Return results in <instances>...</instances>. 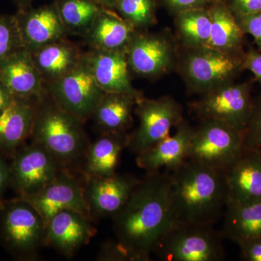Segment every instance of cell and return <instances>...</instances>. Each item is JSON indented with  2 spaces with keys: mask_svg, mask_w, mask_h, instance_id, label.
<instances>
[{
  "mask_svg": "<svg viewBox=\"0 0 261 261\" xmlns=\"http://www.w3.org/2000/svg\"><path fill=\"white\" fill-rule=\"evenodd\" d=\"M113 219L120 246L135 261L150 260L161 239L176 222L171 173H147Z\"/></svg>",
  "mask_w": 261,
  "mask_h": 261,
  "instance_id": "1",
  "label": "cell"
},
{
  "mask_svg": "<svg viewBox=\"0 0 261 261\" xmlns=\"http://www.w3.org/2000/svg\"><path fill=\"white\" fill-rule=\"evenodd\" d=\"M170 173L176 221L214 226L228 200L225 173L190 160Z\"/></svg>",
  "mask_w": 261,
  "mask_h": 261,
  "instance_id": "2",
  "label": "cell"
},
{
  "mask_svg": "<svg viewBox=\"0 0 261 261\" xmlns=\"http://www.w3.org/2000/svg\"><path fill=\"white\" fill-rule=\"evenodd\" d=\"M83 123L61 108L47 89L38 99L32 142L42 145L64 168L85 154L88 148Z\"/></svg>",
  "mask_w": 261,
  "mask_h": 261,
  "instance_id": "3",
  "label": "cell"
},
{
  "mask_svg": "<svg viewBox=\"0 0 261 261\" xmlns=\"http://www.w3.org/2000/svg\"><path fill=\"white\" fill-rule=\"evenodd\" d=\"M46 223L28 201L21 197L0 205V239L6 250L20 260L35 258L45 245Z\"/></svg>",
  "mask_w": 261,
  "mask_h": 261,
  "instance_id": "4",
  "label": "cell"
},
{
  "mask_svg": "<svg viewBox=\"0 0 261 261\" xmlns=\"http://www.w3.org/2000/svg\"><path fill=\"white\" fill-rule=\"evenodd\" d=\"M222 232L213 225L176 221L154 253L163 261H221L226 259Z\"/></svg>",
  "mask_w": 261,
  "mask_h": 261,
  "instance_id": "5",
  "label": "cell"
},
{
  "mask_svg": "<svg viewBox=\"0 0 261 261\" xmlns=\"http://www.w3.org/2000/svg\"><path fill=\"white\" fill-rule=\"evenodd\" d=\"M244 150V130L223 122L204 120L194 128L188 160L225 173Z\"/></svg>",
  "mask_w": 261,
  "mask_h": 261,
  "instance_id": "6",
  "label": "cell"
},
{
  "mask_svg": "<svg viewBox=\"0 0 261 261\" xmlns=\"http://www.w3.org/2000/svg\"><path fill=\"white\" fill-rule=\"evenodd\" d=\"M181 73L192 92L205 94L234 82L243 71V53H229L208 47L190 48Z\"/></svg>",
  "mask_w": 261,
  "mask_h": 261,
  "instance_id": "7",
  "label": "cell"
},
{
  "mask_svg": "<svg viewBox=\"0 0 261 261\" xmlns=\"http://www.w3.org/2000/svg\"><path fill=\"white\" fill-rule=\"evenodd\" d=\"M252 91L251 82L234 81L202 94L191 108L201 121H221L245 132L253 106Z\"/></svg>",
  "mask_w": 261,
  "mask_h": 261,
  "instance_id": "8",
  "label": "cell"
},
{
  "mask_svg": "<svg viewBox=\"0 0 261 261\" xmlns=\"http://www.w3.org/2000/svg\"><path fill=\"white\" fill-rule=\"evenodd\" d=\"M135 108L140 125L130 134L127 148L136 155L171 135L172 128L185 120L181 106L171 97H142Z\"/></svg>",
  "mask_w": 261,
  "mask_h": 261,
  "instance_id": "9",
  "label": "cell"
},
{
  "mask_svg": "<svg viewBox=\"0 0 261 261\" xmlns=\"http://www.w3.org/2000/svg\"><path fill=\"white\" fill-rule=\"evenodd\" d=\"M61 108L85 122L92 118L106 92L100 88L88 65L82 61L69 72L46 85Z\"/></svg>",
  "mask_w": 261,
  "mask_h": 261,
  "instance_id": "10",
  "label": "cell"
},
{
  "mask_svg": "<svg viewBox=\"0 0 261 261\" xmlns=\"http://www.w3.org/2000/svg\"><path fill=\"white\" fill-rule=\"evenodd\" d=\"M11 160L10 187L20 197L40 192L63 168L42 145L32 142L20 147Z\"/></svg>",
  "mask_w": 261,
  "mask_h": 261,
  "instance_id": "11",
  "label": "cell"
},
{
  "mask_svg": "<svg viewBox=\"0 0 261 261\" xmlns=\"http://www.w3.org/2000/svg\"><path fill=\"white\" fill-rule=\"evenodd\" d=\"M21 198L35 207L46 224L53 216L66 210L77 211L92 218L84 197V185L64 168L40 192Z\"/></svg>",
  "mask_w": 261,
  "mask_h": 261,
  "instance_id": "12",
  "label": "cell"
},
{
  "mask_svg": "<svg viewBox=\"0 0 261 261\" xmlns=\"http://www.w3.org/2000/svg\"><path fill=\"white\" fill-rule=\"evenodd\" d=\"M130 70L144 78L159 76L173 66L174 49L166 38L137 31L127 47Z\"/></svg>",
  "mask_w": 261,
  "mask_h": 261,
  "instance_id": "13",
  "label": "cell"
},
{
  "mask_svg": "<svg viewBox=\"0 0 261 261\" xmlns=\"http://www.w3.org/2000/svg\"><path fill=\"white\" fill-rule=\"evenodd\" d=\"M140 180L129 174L87 178L84 197L91 217H114L129 199Z\"/></svg>",
  "mask_w": 261,
  "mask_h": 261,
  "instance_id": "14",
  "label": "cell"
},
{
  "mask_svg": "<svg viewBox=\"0 0 261 261\" xmlns=\"http://www.w3.org/2000/svg\"><path fill=\"white\" fill-rule=\"evenodd\" d=\"M15 16L24 49L30 53L65 39L68 34L55 2L37 8L18 10Z\"/></svg>",
  "mask_w": 261,
  "mask_h": 261,
  "instance_id": "15",
  "label": "cell"
},
{
  "mask_svg": "<svg viewBox=\"0 0 261 261\" xmlns=\"http://www.w3.org/2000/svg\"><path fill=\"white\" fill-rule=\"evenodd\" d=\"M96 232L92 218L75 211H61L46 224L45 245L72 257Z\"/></svg>",
  "mask_w": 261,
  "mask_h": 261,
  "instance_id": "16",
  "label": "cell"
},
{
  "mask_svg": "<svg viewBox=\"0 0 261 261\" xmlns=\"http://www.w3.org/2000/svg\"><path fill=\"white\" fill-rule=\"evenodd\" d=\"M84 61L98 85L105 92H117L143 97L132 85L126 51L91 49Z\"/></svg>",
  "mask_w": 261,
  "mask_h": 261,
  "instance_id": "17",
  "label": "cell"
},
{
  "mask_svg": "<svg viewBox=\"0 0 261 261\" xmlns=\"http://www.w3.org/2000/svg\"><path fill=\"white\" fill-rule=\"evenodd\" d=\"M176 128L174 135L137 154L136 163L139 168L147 173L159 172L161 169L171 172L186 162L194 127L184 120Z\"/></svg>",
  "mask_w": 261,
  "mask_h": 261,
  "instance_id": "18",
  "label": "cell"
},
{
  "mask_svg": "<svg viewBox=\"0 0 261 261\" xmlns=\"http://www.w3.org/2000/svg\"><path fill=\"white\" fill-rule=\"evenodd\" d=\"M39 97H15L0 113V153L13 159L31 137Z\"/></svg>",
  "mask_w": 261,
  "mask_h": 261,
  "instance_id": "19",
  "label": "cell"
},
{
  "mask_svg": "<svg viewBox=\"0 0 261 261\" xmlns=\"http://www.w3.org/2000/svg\"><path fill=\"white\" fill-rule=\"evenodd\" d=\"M0 82L17 97H40L47 91L32 53L25 49L0 61Z\"/></svg>",
  "mask_w": 261,
  "mask_h": 261,
  "instance_id": "20",
  "label": "cell"
},
{
  "mask_svg": "<svg viewBox=\"0 0 261 261\" xmlns=\"http://www.w3.org/2000/svg\"><path fill=\"white\" fill-rule=\"evenodd\" d=\"M224 173L228 202H261L260 151L245 148L240 159Z\"/></svg>",
  "mask_w": 261,
  "mask_h": 261,
  "instance_id": "21",
  "label": "cell"
},
{
  "mask_svg": "<svg viewBox=\"0 0 261 261\" xmlns=\"http://www.w3.org/2000/svg\"><path fill=\"white\" fill-rule=\"evenodd\" d=\"M137 32L116 10L102 8L84 38L91 49L126 51Z\"/></svg>",
  "mask_w": 261,
  "mask_h": 261,
  "instance_id": "22",
  "label": "cell"
},
{
  "mask_svg": "<svg viewBox=\"0 0 261 261\" xmlns=\"http://www.w3.org/2000/svg\"><path fill=\"white\" fill-rule=\"evenodd\" d=\"M127 132L102 133L86 151V177H104L115 174L123 149L128 145Z\"/></svg>",
  "mask_w": 261,
  "mask_h": 261,
  "instance_id": "23",
  "label": "cell"
},
{
  "mask_svg": "<svg viewBox=\"0 0 261 261\" xmlns=\"http://www.w3.org/2000/svg\"><path fill=\"white\" fill-rule=\"evenodd\" d=\"M31 53L46 85L73 69L82 61L84 55L74 44L65 39L51 43Z\"/></svg>",
  "mask_w": 261,
  "mask_h": 261,
  "instance_id": "24",
  "label": "cell"
},
{
  "mask_svg": "<svg viewBox=\"0 0 261 261\" xmlns=\"http://www.w3.org/2000/svg\"><path fill=\"white\" fill-rule=\"evenodd\" d=\"M211 18L210 41L207 47L226 53H243L245 34L226 0L209 5Z\"/></svg>",
  "mask_w": 261,
  "mask_h": 261,
  "instance_id": "25",
  "label": "cell"
},
{
  "mask_svg": "<svg viewBox=\"0 0 261 261\" xmlns=\"http://www.w3.org/2000/svg\"><path fill=\"white\" fill-rule=\"evenodd\" d=\"M138 99L130 94L106 92L92 118L102 133L127 132L132 126V113Z\"/></svg>",
  "mask_w": 261,
  "mask_h": 261,
  "instance_id": "26",
  "label": "cell"
},
{
  "mask_svg": "<svg viewBox=\"0 0 261 261\" xmlns=\"http://www.w3.org/2000/svg\"><path fill=\"white\" fill-rule=\"evenodd\" d=\"M224 238L239 244L261 237V202L238 203L228 201L224 213Z\"/></svg>",
  "mask_w": 261,
  "mask_h": 261,
  "instance_id": "27",
  "label": "cell"
},
{
  "mask_svg": "<svg viewBox=\"0 0 261 261\" xmlns=\"http://www.w3.org/2000/svg\"><path fill=\"white\" fill-rule=\"evenodd\" d=\"M176 24L179 37L187 47H207L211 32L208 8H195L178 13Z\"/></svg>",
  "mask_w": 261,
  "mask_h": 261,
  "instance_id": "28",
  "label": "cell"
},
{
  "mask_svg": "<svg viewBox=\"0 0 261 261\" xmlns=\"http://www.w3.org/2000/svg\"><path fill=\"white\" fill-rule=\"evenodd\" d=\"M68 34L84 37L102 8L92 0H56Z\"/></svg>",
  "mask_w": 261,
  "mask_h": 261,
  "instance_id": "29",
  "label": "cell"
},
{
  "mask_svg": "<svg viewBox=\"0 0 261 261\" xmlns=\"http://www.w3.org/2000/svg\"><path fill=\"white\" fill-rule=\"evenodd\" d=\"M156 0H118L114 9L137 31L143 32L156 23Z\"/></svg>",
  "mask_w": 261,
  "mask_h": 261,
  "instance_id": "30",
  "label": "cell"
},
{
  "mask_svg": "<svg viewBox=\"0 0 261 261\" xmlns=\"http://www.w3.org/2000/svg\"><path fill=\"white\" fill-rule=\"evenodd\" d=\"M24 49L15 15H0V61Z\"/></svg>",
  "mask_w": 261,
  "mask_h": 261,
  "instance_id": "31",
  "label": "cell"
},
{
  "mask_svg": "<svg viewBox=\"0 0 261 261\" xmlns=\"http://www.w3.org/2000/svg\"><path fill=\"white\" fill-rule=\"evenodd\" d=\"M245 148L261 150V94L253 99L251 116L245 130Z\"/></svg>",
  "mask_w": 261,
  "mask_h": 261,
  "instance_id": "32",
  "label": "cell"
},
{
  "mask_svg": "<svg viewBox=\"0 0 261 261\" xmlns=\"http://www.w3.org/2000/svg\"><path fill=\"white\" fill-rule=\"evenodd\" d=\"M235 17L244 34L251 36L257 50L261 51V13Z\"/></svg>",
  "mask_w": 261,
  "mask_h": 261,
  "instance_id": "33",
  "label": "cell"
},
{
  "mask_svg": "<svg viewBox=\"0 0 261 261\" xmlns=\"http://www.w3.org/2000/svg\"><path fill=\"white\" fill-rule=\"evenodd\" d=\"M240 257L245 261H261V237L249 239L238 244Z\"/></svg>",
  "mask_w": 261,
  "mask_h": 261,
  "instance_id": "34",
  "label": "cell"
},
{
  "mask_svg": "<svg viewBox=\"0 0 261 261\" xmlns=\"http://www.w3.org/2000/svg\"><path fill=\"white\" fill-rule=\"evenodd\" d=\"M244 70H249L261 88V51L250 49L243 56Z\"/></svg>",
  "mask_w": 261,
  "mask_h": 261,
  "instance_id": "35",
  "label": "cell"
},
{
  "mask_svg": "<svg viewBox=\"0 0 261 261\" xmlns=\"http://www.w3.org/2000/svg\"><path fill=\"white\" fill-rule=\"evenodd\" d=\"M235 15L261 13V0H226Z\"/></svg>",
  "mask_w": 261,
  "mask_h": 261,
  "instance_id": "36",
  "label": "cell"
},
{
  "mask_svg": "<svg viewBox=\"0 0 261 261\" xmlns=\"http://www.w3.org/2000/svg\"><path fill=\"white\" fill-rule=\"evenodd\" d=\"M99 257L102 260L135 261L132 255L116 241L105 245Z\"/></svg>",
  "mask_w": 261,
  "mask_h": 261,
  "instance_id": "37",
  "label": "cell"
},
{
  "mask_svg": "<svg viewBox=\"0 0 261 261\" xmlns=\"http://www.w3.org/2000/svg\"><path fill=\"white\" fill-rule=\"evenodd\" d=\"M163 1L166 6L176 14L185 10L207 8V6L210 5L208 0H163Z\"/></svg>",
  "mask_w": 261,
  "mask_h": 261,
  "instance_id": "38",
  "label": "cell"
},
{
  "mask_svg": "<svg viewBox=\"0 0 261 261\" xmlns=\"http://www.w3.org/2000/svg\"><path fill=\"white\" fill-rule=\"evenodd\" d=\"M10 187V164L5 157L0 153V205L3 203V196L7 188Z\"/></svg>",
  "mask_w": 261,
  "mask_h": 261,
  "instance_id": "39",
  "label": "cell"
},
{
  "mask_svg": "<svg viewBox=\"0 0 261 261\" xmlns=\"http://www.w3.org/2000/svg\"><path fill=\"white\" fill-rule=\"evenodd\" d=\"M14 97L4 84L0 82V113L9 106Z\"/></svg>",
  "mask_w": 261,
  "mask_h": 261,
  "instance_id": "40",
  "label": "cell"
},
{
  "mask_svg": "<svg viewBox=\"0 0 261 261\" xmlns=\"http://www.w3.org/2000/svg\"><path fill=\"white\" fill-rule=\"evenodd\" d=\"M101 8L114 9L118 0H92Z\"/></svg>",
  "mask_w": 261,
  "mask_h": 261,
  "instance_id": "41",
  "label": "cell"
},
{
  "mask_svg": "<svg viewBox=\"0 0 261 261\" xmlns=\"http://www.w3.org/2000/svg\"><path fill=\"white\" fill-rule=\"evenodd\" d=\"M18 10H25L31 8L34 0H13Z\"/></svg>",
  "mask_w": 261,
  "mask_h": 261,
  "instance_id": "42",
  "label": "cell"
},
{
  "mask_svg": "<svg viewBox=\"0 0 261 261\" xmlns=\"http://www.w3.org/2000/svg\"><path fill=\"white\" fill-rule=\"evenodd\" d=\"M221 1V0H208L209 3L211 4V3H216V2Z\"/></svg>",
  "mask_w": 261,
  "mask_h": 261,
  "instance_id": "43",
  "label": "cell"
},
{
  "mask_svg": "<svg viewBox=\"0 0 261 261\" xmlns=\"http://www.w3.org/2000/svg\"><path fill=\"white\" fill-rule=\"evenodd\" d=\"M259 151H260V154H261V150H259Z\"/></svg>",
  "mask_w": 261,
  "mask_h": 261,
  "instance_id": "44",
  "label": "cell"
}]
</instances>
